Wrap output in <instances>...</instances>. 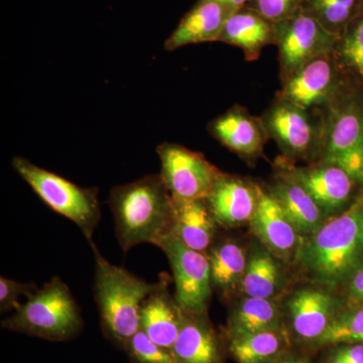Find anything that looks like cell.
I'll list each match as a JSON object with an SVG mask.
<instances>
[{
    "label": "cell",
    "mask_w": 363,
    "mask_h": 363,
    "mask_svg": "<svg viewBox=\"0 0 363 363\" xmlns=\"http://www.w3.org/2000/svg\"><path fill=\"white\" fill-rule=\"evenodd\" d=\"M333 54L312 60L281 84L276 97L307 111H324L345 82Z\"/></svg>",
    "instance_id": "obj_11"
},
{
    "label": "cell",
    "mask_w": 363,
    "mask_h": 363,
    "mask_svg": "<svg viewBox=\"0 0 363 363\" xmlns=\"http://www.w3.org/2000/svg\"><path fill=\"white\" fill-rule=\"evenodd\" d=\"M157 152L162 164L160 175L178 199H205L223 174L202 154L178 143H161Z\"/></svg>",
    "instance_id": "obj_10"
},
{
    "label": "cell",
    "mask_w": 363,
    "mask_h": 363,
    "mask_svg": "<svg viewBox=\"0 0 363 363\" xmlns=\"http://www.w3.org/2000/svg\"><path fill=\"white\" fill-rule=\"evenodd\" d=\"M218 42L240 48L247 61H257L264 48L277 45L278 25L245 6L228 18Z\"/></svg>",
    "instance_id": "obj_16"
},
{
    "label": "cell",
    "mask_w": 363,
    "mask_h": 363,
    "mask_svg": "<svg viewBox=\"0 0 363 363\" xmlns=\"http://www.w3.org/2000/svg\"><path fill=\"white\" fill-rule=\"evenodd\" d=\"M109 206L124 253L142 243L157 245L173 233V196L161 175L143 177L111 191Z\"/></svg>",
    "instance_id": "obj_1"
},
{
    "label": "cell",
    "mask_w": 363,
    "mask_h": 363,
    "mask_svg": "<svg viewBox=\"0 0 363 363\" xmlns=\"http://www.w3.org/2000/svg\"><path fill=\"white\" fill-rule=\"evenodd\" d=\"M267 190L276 198L298 233L313 234L324 223L326 214L293 176L288 164L281 167L276 181Z\"/></svg>",
    "instance_id": "obj_17"
},
{
    "label": "cell",
    "mask_w": 363,
    "mask_h": 363,
    "mask_svg": "<svg viewBox=\"0 0 363 363\" xmlns=\"http://www.w3.org/2000/svg\"><path fill=\"white\" fill-rule=\"evenodd\" d=\"M281 336L274 329L231 339L230 350L240 363H264L278 354Z\"/></svg>",
    "instance_id": "obj_28"
},
{
    "label": "cell",
    "mask_w": 363,
    "mask_h": 363,
    "mask_svg": "<svg viewBox=\"0 0 363 363\" xmlns=\"http://www.w3.org/2000/svg\"><path fill=\"white\" fill-rule=\"evenodd\" d=\"M140 324V329L155 342L172 350L183 324V309L175 297L169 295L167 281H161L159 288L143 301Z\"/></svg>",
    "instance_id": "obj_18"
},
{
    "label": "cell",
    "mask_w": 363,
    "mask_h": 363,
    "mask_svg": "<svg viewBox=\"0 0 363 363\" xmlns=\"http://www.w3.org/2000/svg\"><path fill=\"white\" fill-rule=\"evenodd\" d=\"M260 191L262 186L257 184L223 173L205 199L218 226L230 228L250 221Z\"/></svg>",
    "instance_id": "obj_14"
},
{
    "label": "cell",
    "mask_w": 363,
    "mask_h": 363,
    "mask_svg": "<svg viewBox=\"0 0 363 363\" xmlns=\"http://www.w3.org/2000/svg\"><path fill=\"white\" fill-rule=\"evenodd\" d=\"M313 276L328 286L342 283L363 264V193L348 209L324 222L301 250Z\"/></svg>",
    "instance_id": "obj_2"
},
{
    "label": "cell",
    "mask_w": 363,
    "mask_h": 363,
    "mask_svg": "<svg viewBox=\"0 0 363 363\" xmlns=\"http://www.w3.org/2000/svg\"><path fill=\"white\" fill-rule=\"evenodd\" d=\"M95 260L94 295L102 329L107 337L125 348L140 330L143 301L156 291L161 281L149 283L123 267L105 259L94 243H90Z\"/></svg>",
    "instance_id": "obj_3"
},
{
    "label": "cell",
    "mask_w": 363,
    "mask_h": 363,
    "mask_svg": "<svg viewBox=\"0 0 363 363\" xmlns=\"http://www.w3.org/2000/svg\"><path fill=\"white\" fill-rule=\"evenodd\" d=\"M348 281V295L350 300L358 306H363V264Z\"/></svg>",
    "instance_id": "obj_34"
},
{
    "label": "cell",
    "mask_w": 363,
    "mask_h": 363,
    "mask_svg": "<svg viewBox=\"0 0 363 363\" xmlns=\"http://www.w3.org/2000/svg\"><path fill=\"white\" fill-rule=\"evenodd\" d=\"M294 330L305 339H319L334 319L335 303L328 294L303 290L289 303Z\"/></svg>",
    "instance_id": "obj_22"
},
{
    "label": "cell",
    "mask_w": 363,
    "mask_h": 363,
    "mask_svg": "<svg viewBox=\"0 0 363 363\" xmlns=\"http://www.w3.org/2000/svg\"><path fill=\"white\" fill-rule=\"evenodd\" d=\"M156 247L161 248L171 264L178 305L184 311L206 313L212 292L207 253L188 247L174 233L160 240Z\"/></svg>",
    "instance_id": "obj_9"
},
{
    "label": "cell",
    "mask_w": 363,
    "mask_h": 363,
    "mask_svg": "<svg viewBox=\"0 0 363 363\" xmlns=\"http://www.w3.org/2000/svg\"><path fill=\"white\" fill-rule=\"evenodd\" d=\"M217 1L222 2V4L233 7V9H240V7L247 6L250 0H217Z\"/></svg>",
    "instance_id": "obj_35"
},
{
    "label": "cell",
    "mask_w": 363,
    "mask_h": 363,
    "mask_svg": "<svg viewBox=\"0 0 363 363\" xmlns=\"http://www.w3.org/2000/svg\"><path fill=\"white\" fill-rule=\"evenodd\" d=\"M332 54L345 77L363 86V7L340 33Z\"/></svg>",
    "instance_id": "obj_25"
},
{
    "label": "cell",
    "mask_w": 363,
    "mask_h": 363,
    "mask_svg": "<svg viewBox=\"0 0 363 363\" xmlns=\"http://www.w3.org/2000/svg\"><path fill=\"white\" fill-rule=\"evenodd\" d=\"M11 164L48 206L73 221L89 245L93 242V234L101 218L97 188L80 187L21 157H14Z\"/></svg>",
    "instance_id": "obj_6"
},
{
    "label": "cell",
    "mask_w": 363,
    "mask_h": 363,
    "mask_svg": "<svg viewBox=\"0 0 363 363\" xmlns=\"http://www.w3.org/2000/svg\"><path fill=\"white\" fill-rule=\"evenodd\" d=\"M327 363H363V343L345 344L332 353Z\"/></svg>",
    "instance_id": "obj_33"
},
{
    "label": "cell",
    "mask_w": 363,
    "mask_h": 363,
    "mask_svg": "<svg viewBox=\"0 0 363 363\" xmlns=\"http://www.w3.org/2000/svg\"><path fill=\"white\" fill-rule=\"evenodd\" d=\"M338 38L303 9L279 23L277 47L281 84L312 60L333 52Z\"/></svg>",
    "instance_id": "obj_8"
},
{
    "label": "cell",
    "mask_w": 363,
    "mask_h": 363,
    "mask_svg": "<svg viewBox=\"0 0 363 363\" xmlns=\"http://www.w3.org/2000/svg\"><path fill=\"white\" fill-rule=\"evenodd\" d=\"M277 319L278 312L272 301L269 298L247 297L231 315L228 333L233 339L274 329Z\"/></svg>",
    "instance_id": "obj_24"
},
{
    "label": "cell",
    "mask_w": 363,
    "mask_h": 363,
    "mask_svg": "<svg viewBox=\"0 0 363 363\" xmlns=\"http://www.w3.org/2000/svg\"><path fill=\"white\" fill-rule=\"evenodd\" d=\"M288 167L326 215L342 213L363 193L362 186L332 162L318 161L308 167Z\"/></svg>",
    "instance_id": "obj_12"
},
{
    "label": "cell",
    "mask_w": 363,
    "mask_h": 363,
    "mask_svg": "<svg viewBox=\"0 0 363 363\" xmlns=\"http://www.w3.org/2000/svg\"><path fill=\"white\" fill-rule=\"evenodd\" d=\"M204 315L183 310V324L171 350L176 363H221L218 340Z\"/></svg>",
    "instance_id": "obj_21"
},
{
    "label": "cell",
    "mask_w": 363,
    "mask_h": 363,
    "mask_svg": "<svg viewBox=\"0 0 363 363\" xmlns=\"http://www.w3.org/2000/svg\"><path fill=\"white\" fill-rule=\"evenodd\" d=\"M306 0H250V9L279 25L293 16L304 6Z\"/></svg>",
    "instance_id": "obj_31"
},
{
    "label": "cell",
    "mask_w": 363,
    "mask_h": 363,
    "mask_svg": "<svg viewBox=\"0 0 363 363\" xmlns=\"http://www.w3.org/2000/svg\"><path fill=\"white\" fill-rule=\"evenodd\" d=\"M1 326L45 340L65 341L81 330L83 320L70 288L63 279L55 277L11 316L2 320Z\"/></svg>",
    "instance_id": "obj_4"
},
{
    "label": "cell",
    "mask_w": 363,
    "mask_h": 363,
    "mask_svg": "<svg viewBox=\"0 0 363 363\" xmlns=\"http://www.w3.org/2000/svg\"><path fill=\"white\" fill-rule=\"evenodd\" d=\"M207 130L217 142L247 162L262 157L269 140L262 117L252 116L238 104L210 121Z\"/></svg>",
    "instance_id": "obj_13"
},
{
    "label": "cell",
    "mask_w": 363,
    "mask_h": 363,
    "mask_svg": "<svg viewBox=\"0 0 363 363\" xmlns=\"http://www.w3.org/2000/svg\"><path fill=\"white\" fill-rule=\"evenodd\" d=\"M133 363H176L171 351L164 350L140 329L124 348Z\"/></svg>",
    "instance_id": "obj_30"
},
{
    "label": "cell",
    "mask_w": 363,
    "mask_h": 363,
    "mask_svg": "<svg viewBox=\"0 0 363 363\" xmlns=\"http://www.w3.org/2000/svg\"><path fill=\"white\" fill-rule=\"evenodd\" d=\"M318 341L321 344L363 343V306L334 317Z\"/></svg>",
    "instance_id": "obj_29"
},
{
    "label": "cell",
    "mask_w": 363,
    "mask_h": 363,
    "mask_svg": "<svg viewBox=\"0 0 363 363\" xmlns=\"http://www.w3.org/2000/svg\"><path fill=\"white\" fill-rule=\"evenodd\" d=\"M278 363H301V362H298V360H295V359H286V360H283V362H278Z\"/></svg>",
    "instance_id": "obj_36"
},
{
    "label": "cell",
    "mask_w": 363,
    "mask_h": 363,
    "mask_svg": "<svg viewBox=\"0 0 363 363\" xmlns=\"http://www.w3.org/2000/svg\"><path fill=\"white\" fill-rule=\"evenodd\" d=\"M362 7L363 0H306L302 9L329 32L340 35Z\"/></svg>",
    "instance_id": "obj_27"
},
{
    "label": "cell",
    "mask_w": 363,
    "mask_h": 363,
    "mask_svg": "<svg viewBox=\"0 0 363 363\" xmlns=\"http://www.w3.org/2000/svg\"><path fill=\"white\" fill-rule=\"evenodd\" d=\"M322 111L325 142L320 161L340 167L363 187V86L346 78Z\"/></svg>",
    "instance_id": "obj_5"
},
{
    "label": "cell",
    "mask_w": 363,
    "mask_h": 363,
    "mask_svg": "<svg viewBox=\"0 0 363 363\" xmlns=\"http://www.w3.org/2000/svg\"><path fill=\"white\" fill-rule=\"evenodd\" d=\"M173 200V233L188 247L207 253L213 245L218 224L206 199Z\"/></svg>",
    "instance_id": "obj_20"
},
{
    "label": "cell",
    "mask_w": 363,
    "mask_h": 363,
    "mask_svg": "<svg viewBox=\"0 0 363 363\" xmlns=\"http://www.w3.org/2000/svg\"><path fill=\"white\" fill-rule=\"evenodd\" d=\"M236 11L217 0H199L166 40L164 50L175 51L188 45L218 42L227 21Z\"/></svg>",
    "instance_id": "obj_15"
},
{
    "label": "cell",
    "mask_w": 363,
    "mask_h": 363,
    "mask_svg": "<svg viewBox=\"0 0 363 363\" xmlns=\"http://www.w3.org/2000/svg\"><path fill=\"white\" fill-rule=\"evenodd\" d=\"M38 286L35 284L21 283L14 279L0 278V311L6 313L16 311L21 307L20 298L26 300L37 292Z\"/></svg>",
    "instance_id": "obj_32"
},
{
    "label": "cell",
    "mask_w": 363,
    "mask_h": 363,
    "mask_svg": "<svg viewBox=\"0 0 363 363\" xmlns=\"http://www.w3.org/2000/svg\"><path fill=\"white\" fill-rule=\"evenodd\" d=\"M269 138L278 145L286 159L316 162L323 155V111H307L274 96L260 116Z\"/></svg>",
    "instance_id": "obj_7"
},
{
    "label": "cell",
    "mask_w": 363,
    "mask_h": 363,
    "mask_svg": "<svg viewBox=\"0 0 363 363\" xmlns=\"http://www.w3.org/2000/svg\"><path fill=\"white\" fill-rule=\"evenodd\" d=\"M207 255L211 267L212 286L226 292L240 283L248 262L240 245L223 241L212 245Z\"/></svg>",
    "instance_id": "obj_23"
},
{
    "label": "cell",
    "mask_w": 363,
    "mask_h": 363,
    "mask_svg": "<svg viewBox=\"0 0 363 363\" xmlns=\"http://www.w3.org/2000/svg\"><path fill=\"white\" fill-rule=\"evenodd\" d=\"M240 283L243 293L247 297L269 298L278 289V264L267 252L253 253Z\"/></svg>",
    "instance_id": "obj_26"
},
{
    "label": "cell",
    "mask_w": 363,
    "mask_h": 363,
    "mask_svg": "<svg viewBox=\"0 0 363 363\" xmlns=\"http://www.w3.org/2000/svg\"><path fill=\"white\" fill-rule=\"evenodd\" d=\"M250 223L255 235L278 255H290L297 247V229L267 189L262 187L259 204Z\"/></svg>",
    "instance_id": "obj_19"
}]
</instances>
